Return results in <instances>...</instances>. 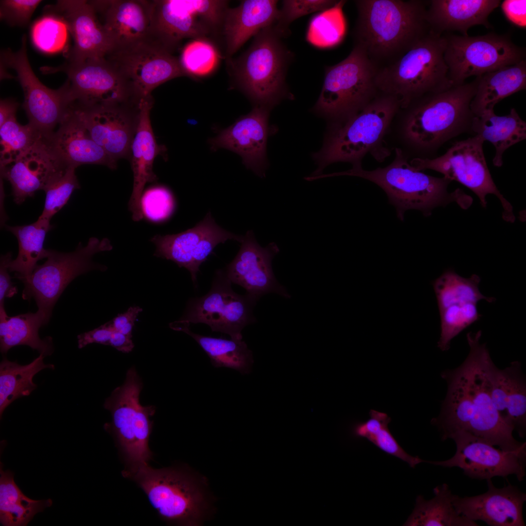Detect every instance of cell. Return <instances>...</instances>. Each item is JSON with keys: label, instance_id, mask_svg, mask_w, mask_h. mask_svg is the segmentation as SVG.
<instances>
[{"label": "cell", "instance_id": "31", "mask_svg": "<svg viewBox=\"0 0 526 526\" xmlns=\"http://www.w3.org/2000/svg\"><path fill=\"white\" fill-rule=\"evenodd\" d=\"M500 4V0H428L426 19L432 32L442 35L458 31L468 36L473 26L491 27L488 16Z\"/></svg>", "mask_w": 526, "mask_h": 526}, {"label": "cell", "instance_id": "9", "mask_svg": "<svg viewBox=\"0 0 526 526\" xmlns=\"http://www.w3.org/2000/svg\"><path fill=\"white\" fill-rule=\"evenodd\" d=\"M122 474L143 490L163 520L181 526L202 524L207 508L205 496L189 474L174 468L154 469L148 464Z\"/></svg>", "mask_w": 526, "mask_h": 526}, {"label": "cell", "instance_id": "53", "mask_svg": "<svg viewBox=\"0 0 526 526\" xmlns=\"http://www.w3.org/2000/svg\"><path fill=\"white\" fill-rule=\"evenodd\" d=\"M113 332L109 322L92 331L81 334L77 336L78 347L81 349L94 343L109 345Z\"/></svg>", "mask_w": 526, "mask_h": 526}, {"label": "cell", "instance_id": "20", "mask_svg": "<svg viewBox=\"0 0 526 526\" xmlns=\"http://www.w3.org/2000/svg\"><path fill=\"white\" fill-rule=\"evenodd\" d=\"M242 236L230 232L216 224L208 212L191 228L175 234L157 235L151 239L156 246L154 255L187 269L194 285L199 267L219 244L228 240L241 242Z\"/></svg>", "mask_w": 526, "mask_h": 526}, {"label": "cell", "instance_id": "52", "mask_svg": "<svg viewBox=\"0 0 526 526\" xmlns=\"http://www.w3.org/2000/svg\"><path fill=\"white\" fill-rule=\"evenodd\" d=\"M12 260V253L2 255L0 262V307H4L5 298H11L18 292L13 285L9 274V264Z\"/></svg>", "mask_w": 526, "mask_h": 526}, {"label": "cell", "instance_id": "54", "mask_svg": "<svg viewBox=\"0 0 526 526\" xmlns=\"http://www.w3.org/2000/svg\"><path fill=\"white\" fill-rule=\"evenodd\" d=\"M526 0H505L501 3L502 11L507 19L520 27L526 26Z\"/></svg>", "mask_w": 526, "mask_h": 526}, {"label": "cell", "instance_id": "32", "mask_svg": "<svg viewBox=\"0 0 526 526\" xmlns=\"http://www.w3.org/2000/svg\"><path fill=\"white\" fill-rule=\"evenodd\" d=\"M491 397L503 420L519 435L526 434V382L521 363L511 362L500 370L495 365L491 373Z\"/></svg>", "mask_w": 526, "mask_h": 526}, {"label": "cell", "instance_id": "41", "mask_svg": "<svg viewBox=\"0 0 526 526\" xmlns=\"http://www.w3.org/2000/svg\"><path fill=\"white\" fill-rule=\"evenodd\" d=\"M369 414L368 420L352 426V434L354 437L368 440L384 452L406 462L412 468L422 462L423 459L410 455L398 444L388 428L391 418L387 414L374 410H371Z\"/></svg>", "mask_w": 526, "mask_h": 526}, {"label": "cell", "instance_id": "3", "mask_svg": "<svg viewBox=\"0 0 526 526\" xmlns=\"http://www.w3.org/2000/svg\"><path fill=\"white\" fill-rule=\"evenodd\" d=\"M400 108L396 97L379 92L357 114L342 123L329 125L322 147L313 154L318 168L305 179L321 175L334 163L349 162L353 168L361 167L368 153L377 161H384L390 155L384 146V137Z\"/></svg>", "mask_w": 526, "mask_h": 526}, {"label": "cell", "instance_id": "5", "mask_svg": "<svg viewBox=\"0 0 526 526\" xmlns=\"http://www.w3.org/2000/svg\"><path fill=\"white\" fill-rule=\"evenodd\" d=\"M477 79L440 92L426 94L407 108L404 134L419 150L438 149L451 138L471 131L474 116L470 103Z\"/></svg>", "mask_w": 526, "mask_h": 526}, {"label": "cell", "instance_id": "56", "mask_svg": "<svg viewBox=\"0 0 526 526\" xmlns=\"http://www.w3.org/2000/svg\"><path fill=\"white\" fill-rule=\"evenodd\" d=\"M132 336L114 331L111 337L109 345L123 353L131 352L134 348L132 339Z\"/></svg>", "mask_w": 526, "mask_h": 526}, {"label": "cell", "instance_id": "44", "mask_svg": "<svg viewBox=\"0 0 526 526\" xmlns=\"http://www.w3.org/2000/svg\"><path fill=\"white\" fill-rule=\"evenodd\" d=\"M0 164L15 159L44 136L29 123L21 125L16 117L0 126Z\"/></svg>", "mask_w": 526, "mask_h": 526}, {"label": "cell", "instance_id": "25", "mask_svg": "<svg viewBox=\"0 0 526 526\" xmlns=\"http://www.w3.org/2000/svg\"><path fill=\"white\" fill-rule=\"evenodd\" d=\"M270 110L255 106L247 114L209 140L213 149L225 148L239 154L243 163L261 177L267 168L266 148Z\"/></svg>", "mask_w": 526, "mask_h": 526}, {"label": "cell", "instance_id": "7", "mask_svg": "<svg viewBox=\"0 0 526 526\" xmlns=\"http://www.w3.org/2000/svg\"><path fill=\"white\" fill-rule=\"evenodd\" d=\"M275 24L255 36L237 58L227 59L234 82L255 104L271 110L289 98L285 76L292 54L281 40Z\"/></svg>", "mask_w": 526, "mask_h": 526}, {"label": "cell", "instance_id": "49", "mask_svg": "<svg viewBox=\"0 0 526 526\" xmlns=\"http://www.w3.org/2000/svg\"><path fill=\"white\" fill-rule=\"evenodd\" d=\"M175 204L171 192L162 186L148 188L141 198L143 216L153 223H161L169 218L174 212Z\"/></svg>", "mask_w": 526, "mask_h": 526}, {"label": "cell", "instance_id": "22", "mask_svg": "<svg viewBox=\"0 0 526 526\" xmlns=\"http://www.w3.org/2000/svg\"><path fill=\"white\" fill-rule=\"evenodd\" d=\"M240 243L238 254L223 270L231 283L242 286L247 294L258 300L271 293L290 299L291 295L278 282L272 267V260L280 251L277 244L272 242L262 247L251 230L242 236Z\"/></svg>", "mask_w": 526, "mask_h": 526}, {"label": "cell", "instance_id": "36", "mask_svg": "<svg viewBox=\"0 0 526 526\" xmlns=\"http://www.w3.org/2000/svg\"><path fill=\"white\" fill-rule=\"evenodd\" d=\"M189 325L181 320L169 324L173 330L183 331L191 336L207 354L214 367L230 368L242 374L250 372L253 363L252 353L242 339L204 336L193 333Z\"/></svg>", "mask_w": 526, "mask_h": 526}, {"label": "cell", "instance_id": "27", "mask_svg": "<svg viewBox=\"0 0 526 526\" xmlns=\"http://www.w3.org/2000/svg\"><path fill=\"white\" fill-rule=\"evenodd\" d=\"M90 2L112 39L114 48L151 39V0H104Z\"/></svg>", "mask_w": 526, "mask_h": 526}, {"label": "cell", "instance_id": "16", "mask_svg": "<svg viewBox=\"0 0 526 526\" xmlns=\"http://www.w3.org/2000/svg\"><path fill=\"white\" fill-rule=\"evenodd\" d=\"M231 282L223 270H218L209 291L205 295L191 299L180 320L190 323H205L213 332L242 339V331L247 325L256 321L253 309L259 300L246 293H235Z\"/></svg>", "mask_w": 526, "mask_h": 526}, {"label": "cell", "instance_id": "4", "mask_svg": "<svg viewBox=\"0 0 526 526\" xmlns=\"http://www.w3.org/2000/svg\"><path fill=\"white\" fill-rule=\"evenodd\" d=\"M324 175V177L357 176L375 183L385 192L401 221L404 220L405 211L409 209L420 210L425 216H428L432 209L438 206L456 202L466 209L472 202V198L460 188L449 192L448 188L451 180L444 177L430 176L415 169L399 148H395L393 161L384 168L372 170H364L362 167L352 168L347 171Z\"/></svg>", "mask_w": 526, "mask_h": 526}, {"label": "cell", "instance_id": "12", "mask_svg": "<svg viewBox=\"0 0 526 526\" xmlns=\"http://www.w3.org/2000/svg\"><path fill=\"white\" fill-rule=\"evenodd\" d=\"M47 73L64 72L62 86L70 106L89 108L103 105H137L133 89L116 67L106 57L79 62L67 61L44 68Z\"/></svg>", "mask_w": 526, "mask_h": 526}, {"label": "cell", "instance_id": "1", "mask_svg": "<svg viewBox=\"0 0 526 526\" xmlns=\"http://www.w3.org/2000/svg\"><path fill=\"white\" fill-rule=\"evenodd\" d=\"M482 331L467 334L470 351L464 362L454 369L442 372L447 383L446 396L439 415L431 420L442 440L456 431L469 432L506 451L526 449V443L516 440L513 429L501 418L491 397V373L495 365L485 343L480 344Z\"/></svg>", "mask_w": 526, "mask_h": 526}, {"label": "cell", "instance_id": "18", "mask_svg": "<svg viewBox=\"0 0 526 526\" xmlns=\"http://www.w3.org/2000/svg\"><path fill=\"white\" fill-rule=\"evenodd\" d=\"M26 36L23 35L20 49L13 52L4 49L0 53L1 65L13 69L24 94L22 107L29 124L47 138L54 132L70 110L63 88L46 87L36 76L27 54Z\"/></svg>", "mask_w": 526, "mask_h": 526}, {"label": "cell", "instance_id": "34", "mask_svg": "<svg viewBox=\"0 0 526 526\" xmlns=\"http://www.w3.org/2000/svg\"><path fill=\"white\" fill-rule=\"evenodd\" d=\"M471 132L484 141H488L494 146L495 153L493 164L496 167H501L504 152L526 139V122L514 108L511 109L509 113L504 116L496 115L493 110L474 116Z\"/></svg>", "mask_w": 526, "mask_h": 526}, {"label": "cell", "instance_id": "14", "mask_svg": "<svg viewBox=\"0 0 526 526\" xmlns=\"http://www.w3.org/2000/svg\"><path fill=\"white\" fill-rule=\"evenodd\" d=\"M444 58L453 86L526 59V51L513 42L508 34L469 36L444 34Z\"/></svg>", "mask_w": 526, "mask_h": 526}, {"label": "cell", "instance_id": "48", "mask_svg": "<svg viewBox=\"0 0 526 526\" xmlns=\"http://www.w3.org/2000/svg\"><path fill=\"white\" fill-rule=\"evenodd\" d=\"M68 32L67 26L60 19L45 14L33 25L31 37L38 49L45 53H54L63 49Z\"/></svg>", "mask_w": 526, "mask_h": 526}, {"label": "cell", "instance_id": "43", "mask_svg": "<svg viewBox=\"0 0 526 526\" xmlns=\"http://www.w3.org/2000/svg\"><path fill=\"white\" fill-rule=\"evenodd\" d=\"M178 58L186 76L199 79L215 72L220 64L221 55L211 38H201L188 42Z\"/></svg>", "mask_w": 526, "mask_h": 526}, {"label": "cell", "instance_id": "55", "mask_svg": "<svg viewBox=\"0 0 526 526\" xmlns=\"http://www.w3.org/2000/svg\"><path fill=\"white\" fill-rule=\"evenodd\" d=\"M142 310L139 306L130 307L125 313L118 315L110 321L112 328L114 331L132 336V330L135 320Z\"/></svg>", "mask_w": 526, "mask_h": 526}, {"label": "cell", "instance_id": "47", "mask_svg": "<svg viewBox=\"0 0 526 526\" xmlns=\"http://www.w3.org/2000/svg\"><path fill=\"white\" fill-rule=\"evenodd\" d=\"M75 168L67 167L56 174L43 190L45 193L44 208L39 218L50 220L67 203L79 184Z\"/></svg>", "mask_w": 526, "mask_h": 526}, {"label": "cell", "instance_id": "17", "mask_svg": "<svg viewBox=\"0 0 526 526\" xmlns=\"http://www.w3.org/2000/svg\"><path fill=\"white\" fill-rule=\"evenodd\" d=\"M158 43L149 39L115 48L106 57L131 85L138 100L151 96L157 87L186 76L179 60Z\"/></svg>", "mask_w": 526, "mask_h": 526}, {"label": "cell", "instance_id": "2", "mask_svg": "<svg viewBox=\"0 0 526 526\" xmlns=\"http://www.w3.org/2000/svg\"><path fill=\"white\" fill-rule=\"evenodd\" d=\"M354 45L377 69L400 57L430 31L428 1L356 0Z\"/></svg>", "mask_w": 526, "mask_h": 526}, {"label": "cell", "instance_id": "57", "mask_svg": "<svg viewBox=\"0 0 526 526\" xmlns=\"http://www.w3.org/2000/svg\"><path fill=\"white\" fill-rule=\"evenodd\" d=\"M19 103L11 98L1 99L0 102V126L10 119L16 117Z\"/></svg>", "mask_w": 526, "mask_h": 526}, {"label": "cell", "instance_id": "26", "mask_svg": "<svg viewBox=\"0 0 526 526\" xmlns=\"http://www.w3.org/2000/svg\"><path fill=\"white\" fill-rule=\"evenodd\" d=\"M487 481L488 489L485 493L464 497L453 495L452 502L457 512L471 521H482L491 526H525L523 507L526 494L511 484L497 488L491 479Z\"/></svg>", "mask_w": 526, "mask_h": 526}, {"label": "cell", "instance_id": "37", "mask_svg": "<svg viewBox=\"0 0 526 526\" xmlns=\"http://www.w3.org/2000/svg\"><path fill=\"white\" fill-rule=\"evenodd\" d=\"M50 220L38 218L30 225L6 226L17 238L19 252L17 258L9 264V272L23 283L30 277L38 261L47 258L49 249L43 247L47 232L52 228Z\"/></svg>", "mask_w": 526, "mask_h": 526}, {"label": "cell", "instance_id": "28", "mask_svg": "<svg viewBox=\"0 0 526 526\" xmlns=\"http://www.w3.org/2000/svg\"><path fill=\"white\" fill-rule=\"evenodd\" d=\"M153 104L152 96L140 100L130 149L133 184L129 208L135 222L140 221L143 217L141 208V196L146 184L157 180L153 171V164L156 156L163 150L162 147L157 144L151 124L150 113Z\"/></svg>", "mask_w": 526, "mask_h": 526}, {"label": "cell", "instance_id": "46", "mask_svg": "<svg viewBox=\"0 0 526 526\" xmlns=\"http://www.w3.org/2000/svg\"><path fill=\"white\" fill-rule=\"evenodd\" d=\"M344 2L339 1L335 6L313 17L307 33L309 41L319 46L327 47L341 40L344 31L341 12Z\"/></svg>", "mask_w": 526, "mask_h": 526}, {"label": "cell", "instance_id": "6", "mask_svg": "<svg viewBox=\"0 0 526 526\" xmlns=\"http://www.w3.org/2000/svg\"><path fill=\"white\" fill-rule=\"evenodd\" d=\"M444 34L431 30L392 63L377 69L375 83L380 93L396 97L400 109L427 94L453 85L444 58Z\"/></svg>", "mask_w": 526, "mask_h": 526}, {"label": "cell", "instance_id": "40", "mask_svg": "<svg viewBox=\"0 0 526 526\" xmlns=\"http://www.w3.org/2000/svg\"><path fill=\"white\" fill-rule=\"evenodd\" d=\"M45 356H39L31 362L20 365L3 358L0 364V416L6 408L16 399L28 396L37 385L33 381L34 376L43 369H54L53 364H46Z\"/></svg>", "mask_w": 526, "mask_h": 526}, {"label": "cell", "instance_id": "13", "mask_svg": "<svg viewBox=\"0 0 526 526\" xmlns=\"http://www.w3.org/2000/svg\"><path fill=\"white\" fill-rule=\"evenodd\" d=\"M112 248L108 239L91 237L86 246H83L79 243L72 252L49 249L47 260L37 265L29 280L24 282L22 298L26 300L34 298L38 310L49 320L54 305L75 278L93 269L104 270L106 268L93 263V256Z\"/></svg>", "mask_w": 526, "mask_h": 526}, {"label": "cell", "instance_id": "24", "mask_svg": "<svg viewBox=\"0 0 526 526\" xmlns=\"http://www.w3.org/2000/svg\"><path fill=\"white\" fill-rule=\"evenodd\" d=\"M67 167L56 154L48 138L41 137L15 159L0 164L2 176L12 187L14 201L20 205Z\"/></svg>", "mask_w": 526, "mask_h": 526}, {"label": "cell", "instance_id": "39", "mask_svg": "<svg viewBox=\"0 0 526 526\" xmlns=\"http://www.w3.org/2000/svg\"><path fill=\"white\" fill-rule=\"evenodd\" d=\"M0 468V523L3 526H25L38 513L53 504L51 499L33 500L26 496L14 481V473Z\"/></svg>", "mask_w": 526, "mask_h": 526}, {"label": "cell", "instance_id": "50", "mask_svg": "<svg viewBox=\"0 0 526 526\" xmlns=\"http://www.w3.org/2000/svg\"><path fill=\"white\" fill-rule=\"evenodd\" d=\"M339 1L333 0H284L282 2L276 29L284 36L288 25L294 20L318 11H324L335 6Z\"/></svg>", "mask_w": 526, "mask_h": 526}, {"label": "cell", "instance_id": "8", "mask_svg": "<svg viewBox=\"0 0 526 526\" xmlns=\"http://www.w3.org/2000/svg\"><path fill=\"white\" fill-rule=\"evenodd\" d=\"M377 68L359 47L354 46L339 63L326 67L323 86L312 109L330 124L342 123L363 110L377 95Z\"/></svg>", "mask_w": 526, "mask_h": 526}, {"label": "cell", "instance_id": "33", "mask_svg": "<svg viewBox=\"0 0 526 526\" xmlns=\"http://www.w3.org/2000/svg\"><path fill=\"white\" fill-rule=\"evenodd\" d=\"M477 86L470 103L474 116L494 110L503 99L526 89V60L475 77Z\"/></svg>", "mask_w": 526, "mask_h": 526}, {"label": "cell", "instance_id": "11", "mask_svg": "<svg viewBox=\"0 0 526 526\" xmlns=\"http://www.w3.org/2000/svg\"><path fill=\"white\" fill-rule=\"evenodd\" d=\"M227 4L221 0H152L151 39L173 53L185 39L216 36Z\"/></svg>", "mask_w": 526, "mask_h": 526}, {"label": "cell", "instance_id": "38", "mask_svg": "<svg viewBox=\"0 0 526 526\" xmlns=\"http://www.w3.org/2000/svg\"><path fill=\"white\" fill-rule=\"evenodd\" d=\"M434 497L426 500L418 495L413 512L403 524L406 526H478L471 521L459 514L454 508L452 493L446 484L433 489Z\"/></svg>", "mask_w": 526, "mask_h": 526}, {"label": "cell", "instance_id": "45", "mask_svg": "<svg viewBox=\"0 0 526 526\" xmlns=\"http://www.w3.org/2000/svg\"><path fill=\"white\" fill-rule=\"evenodd\" d=\"M476 305L473 302L453 304L439 311L441 334L437 346L441 351L448 350L454 337L480 319L482 315Z\"/></svg>", "mask_w": 526, "mask_h": 526}, {"label": "cell", "instance_id": "35", "mask_svg": "<svg viewBox=\"0 0 526 526\" xmlns=\"http://www.w3.org/2000/svg\"><path fill=\"white\" fill-rule=\"evenodd\" d=\"M49 320L44 314L38 310L13 317L7 314L4 307L0 308V349L3 354L11 348L18 345H27L37 350L45 357L54 351L52 338L46 337L40 339L39 328Z\"/></svg>", "mask_w": 526, "mask_h": 526}, {"label": "cell", "instance_id": "21", "mask_svg": "<svg viewBox=\"0 0 526 526\" xmlns=\"http://www.w3.org/2000/svg\"><path fill=\"white\" fill-rule=\"evenodd\" d=\"M44 11L45 14L60 19L73 38L74 45L67 61L106 57L113 50V43L90 0H57L55 4L46 6Z\"/></svg>", "mask_w": 526, "mask_h": 526}, {"label": "cell", "instance_id": "51", "mask_svg": "<svg viewBox=\"0 0 526 526\" xmlns=\"http://www.w3.org/2000/svg\"><path fill=\"white\" fill-rule=\"evenodd\" d=\"M41 2L40 0H0V19L10 26H25Z\"/></svg>", "mask_w": 526, "mask_h": 526}, {"label": "cell", "instance_id": "42", "mask_svg": "<svg viewBox=\"0 0 526 526\" xmlns=\"http://www.w3.org/2000/svg\"><path fill=\"white\" fill-rule=\"evenodd\" d=\"M480 278L472 274L466 278L452 269H448L432 283L439 311L453 304L477 303L484 300L492 302L496 299L483 295L479 289Z\"/></svg>", "mask_w": 526, "mask_h": 526}, {"label": "cell", "instance_id": "15", "mask_svg": "<svg viewBox=\"0 0 526 526\" xmlns=\"http://www.w3.org/2000/svg\"><path fill=\"white\" fill-rule=\"evenodd\" d=\"M484 141L478 135L457 141L443 155L435 158L417 157L410 165L415 169H431L442 173L444 177L457 181L472 190L479 198L482 207L487 205L486 196L492 194L501 201L504 208L503 217L513 222L515 216L510 204L495 185L488 169L483 151Z\"/></svg>", "mask_w": 526, "mask_h": 526}, {"label": "cell", "instance_id": "30", "mask_svg": "<svg viewBox=\"0 0 526 526\" xmlns=\"http://www.w3.org/2000/svg\"><path fill=\"white\" fill-rule=\"evenodd\" d=\"M276 0H244L234 8L228 7L221 29L227 59L251 37L274 24L280 13Z\"/></svg>", "mask_w": 526, "mask_h": 526}, {"label": "cell", "instance_id": "19", "mask_svg": "<svg viewBox=\"0 0 526 526\" xmlns=\"http://www.w3.org/2000/svg\"><path fill=\"white\" fill-rule=\"evenodd\" d=\"M448 438L456 444V452L451 458L426 462L444 467H458L472 479L504 478L515 475L519 481L526 475V450L506 451L496 448L487 441L464 431L451 433Z\"/></svg>", "mask_w": 526, "mask_h": 526}, {"label": "cell", "instance_id": "23", "mask_svg": "<svg viewBox=\"0 0 526 526\" xmlns=\"http://www.w3.org/2000/svg\"><path fill=\"white\" fill-rule=\"evenodd\" d=\"M138 105H103L76 110L92 139L117 162L126 157L137 121Z\"/></svg>", "mask_w": 526, "mask_h": 526}, {"label": "cell", "instance_id": "10", "mask_svg": "<svg viewBox=\"0 0 526 526\" xmlns=\"http://www.w3.org/2000/svg\"><path fill=\"white\" fill-rule=\"evenodd\" d=\"M142 389L141 380L135 369L132 367L124 383L114 390L104 404L112 416V422L105 424L104 428L113 435L119 446L126 464L124 471L148 464L152 458L149 440L152 425L150 417L155 408L140 404Z\"/></svg>", "mask_w": 526, "mask_h": 526}, {"label": "cell", "instance_id": "29", "mask_svg": "<svg viewBox=\"0 0 526 526\" xmlns=\"http://www.w3.org/2000/svg\"><path fill=\"white\" fill-rule=\"evenodd\" d=\"M56 154L67 167L102 165L115 169L117 162L91 138L76 110L70 108L56 132L48 138Z\"/></svg>", "mask_w": 526, "mask_h": 526}]
</instances>
